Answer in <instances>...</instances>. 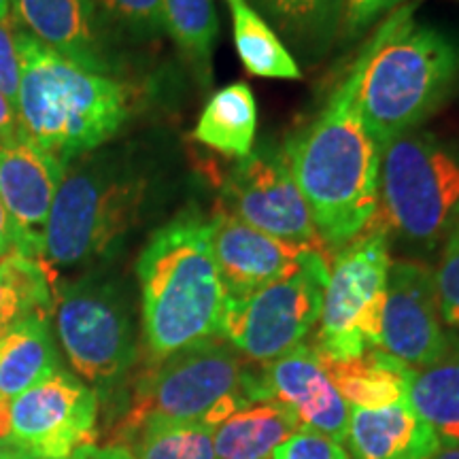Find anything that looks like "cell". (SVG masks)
I'll return each instance as SVG.
<instances>
[{"mask_svg":"<svg viewBox=\"0 0 459 459\" xmlns=\"http://www.w3.org/2000/svg\"><path fill=\"white\" fill-rule=\"evenodd\" d=\"M366 48L317 117L285 143V156L328 251L358 238L378 209L381 152L359 111Z\"/></svg>","mask_w":459,"mask_h":459,"instance_id":"6da1fadb","label":"cell"},{"mask_svg":"<svg viewBox=\"0 0 459 459\" xmlns=\"http://www.w3.org/2000/svg\"><path fill=\"white\" fill-rule=\"evenodd\" d=\"M143 338L156 364L206 338L221 336L226 307L211 217L187 206L160 226L136 260Z\"/></svg>","mask_w":459,"mask_h":459,"instance_id":"7a4b0ae2","label":"cell"},{"mask_svg":"<svg viewBox=\"0 0 459 459\" xmlns=\"http://www.w3.org/2000/svg\"><path fill=\"white\" fill-rule=\"evenodd\" d=\"M22 82L17 136L65 162L119 134L134 111V91L117 77L85 71L28 32H17Z\"/></svg>","mask_w":459,"mask_h":459,"instance_id":"3957f363","label":"cell"},{"mask_svg":"<svg viewBox=\"0 0 459 459\" xmlns=\"http://www.w3.org/2000/svg\"><path fill=\"white\" fill-rule=\"evenodd\" d=\"M415 3L387 15L364 41L359 111L378 147L421 128L459 79V48L438 28L415 20Z\"/></svg>","mask_w":459,"mask_h":459,"instance_id":"277c9868","label":"cell"},{"mask_svg":"<svg viewBox=\"0 0 459 459\" xmlns=\"http://www.w3.org/2000/svg\"><path fill=\"white\" fill-rule=\"evenodd\" d=\"M149 179L117 156L90 158L66 170L43 232L41 262L82 268L105 262L141 221Z\"/></svg>","mask_w":459,"mask_h":459,"instance_id":"5b68a950","label":"cell"},{"mask_svg":"<svg viewBox=\"0 0 459 459\" xmlns=\"http://www.w3.org/2000/svg\"><path fill=\"white\" fill-rule=\"evenodd\" d=\"M254 385L255 372L247 368L243 355L221 336L206 338L149 366L117 434L149 419L217 428L254 402Z\"/></svg>","mask_w":459,"mask_h":459,"instance_id":"8992f818","label":"cell"},{"mask_svg":"<svg viewBox=\"0 0 459 459\" xmlns=\"http://www.w3.org/2000/svg\"><path fill=\"white\" fill-rule=\"evenodd\" d=\"M377 215L404 243L434 249L459 223V143L409 130L381 152Z\"/></svg>","mask_w":459,"mask_h":459,"instance_id":"52a82bcc","label":"cell"},{"mask_svg":"<svg viewBox=\"0 0 459 459\" xmlns=\"http://www.w3.org/2000/svg\"><path fill=\"white\" fill-rule=\"evenodd\" d=\"M389 228L378 215L330 262L324 307L311 347L321 361H349L381 349L389 274Z\"/></svg>","mask_w":459,"mask_h":459,"instance_id":"ba28073f","label":"cell"},{"mask_svg":"<svg viewBox=\"0 0 459 459\" xmlns=\"http://www.w3.org/2000/svg\"><path fill=\"white\" fill-rule=\"evenodd\" d=\"M56 336L73 375L96 394L111 392L139 358V338L124 290L111 279L83 277L57 291Z\"/></svg>","mask_w":459,"mask_h":459,"instance_id":"9c48e42d","label":"cell"},{"mask_svg":"<svg viewBox=\"0 0 459 459\" xmlns=\"http://www.w3.org/2000/svg\"><path fill=\"white\" fill-rule=\"evenodd\" d=\"M330 260L315 255L291 277L245 298H226L221 338L247 361L268 364L304 342L319 324Z\"/></svg>","mask_w":459,"mask_h":459,"instance_id":"30bf717a","label":"cell"},{"mask_svg":"<svg viewBox=\"0 0 459 459\" xmlns=\"http://www.w3.org/2000/svg\"><path fill=\"white\" fill-rule=\"evenodd\" d=\"M223 209L260 232L307 245L330 260L283 147L266 143L230 169L223 179Z\"/></svg>","mask_w":459,"mask_h":459,"instance_id":"8fae6325","label":"cell"},{"mask_svg":"<svg viewBox=\"0 0 459 459\" xmlns=\"http://www.w3.org/2000/svg\"><path fill=\"white\" fill-rule=\"evenodd\" d=\"M99 394L65 368L9 402V438L4 443L41 459H71L96 445Z\"/></svg>","mask_w":459,"mask_h":459,"instance_id":"7c38bea8","label":"cell"},{"mask_svg":"<svg viewBox=\"0 0 459 459\" xmlns=\"http://www.w3.org/2000/svg\"><path fill=\"white\" fill-rule=\"evenodd\" d=\"M446 342L434 271L421 262L392 260L381 349L411 368H421L445 351Z\"/></svg>","mask_w":459,"mask_h":459,"instance_id":"4fadbf2b","label":"cell"},{"mask_svg":"<svg viewBox=\"0 0 459 459\" xmlns=\"http://www.w3.org/2000/svg\"><path fill=\"white\" fill-rule=\"evenodd\" d=\"M211 240L226 298H245L307 266L319 251L271 237L238 217L217 209L211 215ZM325 257V255H324ZM328 260V257H325Z\"/></svg>","mask_w":459,"mask_h":459,"instance_id":"5bb4252c","label":"cell"},{"mask_svg":"<svg viewBox=\"0 0 459 459\" xmlns=\"http://www.w3.org/2000/svg\"><path fill=\"white\" fill-rule=\"evenodd\" d=\"M273 400L290 409L302 429L344 443L349 429V404L311 344L302 342L281 358L262 366L255 375L254 402Z\"/></svg>","mask_w":459,"mask_h":459,"instance_id":"9a60e30c","label":"cell"},{"mask_svg":"<svg viewBox=\"0 0 459 459\" xmlns=\"http://www.w3.org/2000/svg\"><path fill=\"white\" fill-rule=\"evenodd\" d=\"M11 11L30 37L85 71L107 77L119 71L94 0H11Z\"/></svg>","mask_w":459,"mask_h":459,"instance_id":"2e32d148","label":"cell"},{"mask_svg":"<svg viewBox=\"0 0 459 459\" xmlns=\"http://www.w3.org/2000/svg\"><path fill=\"white\" fill-rule=\"evenodd\" d=\"M68 166L17 136L0 145V200L26 238V255L41 262L43 232ZM43 264V262H41Z\"/></svg>","mask_w":459,"mask_h":459,"instance_id":"e0dca14e","label":"cell"},{"mask_svg":"<svg viewBox=\"0 0 459 459\" xmlns=\"http://www.w3.org/2000/svg\"><path fill=\"white\" fill-rule=\"evenodd\" d=\"M344 443L351 459H432L440 449L438 436L411 402L383 409H349Z\"/></svg>","mask_w":459,"mask_h":459,"instance_id":"ac0fdd59","label":"cell"},{"mask_svg":"<svg viewBox=\"0 0 459 459\" xmlns=\"http://www.w3.org/2000/svg\"><path fill=\"white\" fill-rule=\"evenodd\" d=\"M287 49L308 65H317L338 43L342 0H247Z\"/></svg>","mask_w":459,"mask_h":459,"instance_id":"d6986e66","label":"cell"},{"mask_svg":"<svg viewBox=\"0 0 459 459\" xmlns=\"http://www.w3.org/2000/svg\"><path fill=\"white\" fill-rule=\"evenodd\" d=\"M349 409H383L409 402L411 366L383 349L349 361H321Z\"/></svg>","mask_w":459,"mask_h":459,"instance_id":"ffe728a7","label":"cell"},{"mask_svg":"<svg viewBox=\"0 0 459 459\" xmlns=\"http://www.w3.org/2000/svg\"><path fill=\"white\" fill-rule=\"evenodd\" d=\"M298 429H302L300 421L287 406L255 400L213 429V443L220 459H273Z\"/></svg>","mask_w":459,"mask_h":459,"instance_id":"44dd1931","label":"cell"},{"mask_svg":"<svg viewBox=\"0 0 459 459\" xmlns=\"http://www.w3.org/2000/svg\"><path fill=\"white\" fill-rule=\"evenodd\" d=\"M409 402L434 429L440 446H459V334L434 361L411 370Z\"/></svg>","mask_w":459,"mask_h":459,"instance_id":"7402d4cb","label":"cell"},{"mask_svg":"<svg viewBox=\"0 0 459 459\" xmlns=\"http://www.w3.org/2000/svg\"><path fill=\"white\" fill-rule=\"evenodd\" d=\"M60 368L45 315L22 319L0 334V398L11 402Z\"/></svg>","mask_w":459,"mask_h":459,"instance_id":"603a6c76","label":"cell"},{"mask_svg":"<svg viewBox=\"0 0 459 459\" xmlns=\"http://www.w3.org/2000/svg\"><path fill=\"white\" fill-rule=\"evenodd\" d=\"M257 102L247 83L215 91L200 113L194 139L226 158L243 160L255 149Z\"/></svg>","mask_w":459,"mask_h":459,"instance_id":"cb8c5ba5","label":"cell"},{"mask_svg":"<svg viewBox=\"0 0 459 459\" xmlns=\"http://www.w3.org/2000/svg\"><path fill=\"white\" fill-rule=\"evenodd\" d=\"M228 7L232 17L234 48L247 73L287 82L302 77L296 56L285 48L273 26L247 0H228Z\"/></svg>","mask_w":459,"mask_h":459,"instance_id":"d4e9b609","label":"cell"},{"mask_svg":"<svg viewBox=\"0 0 459 459\" xmlns=\"http://www.w3.org/2000/svg\"><path fill=\"white\" fill-rule=\"evenodd\" d=\"M213 429L200 423L149 419L115 436L111 445L124 446L132 459H220Z\"/></svg>","mask_w":459,"mask_h":459,"instance_id":"484cf974","label":"cell"},{"mask_svg":"<svg viewBox=\"0 0 459 459\" xmlns=\"http://www.w3.org/2000/svg\"><path fill=\"white\" fill-rule=\"evenodd\" d=\"M51 308V277L41 262L24 254L0 260V334L32 315L49 317Z\"/></svg>","mask_w":459,"mask_h":459,"instance_id":"4316f807","label":"cell"},{"mask_svg":"<svg viewBox=\"0 0 459 459\" xmlns=\"http://www.w3.org/2000/svg\"><path fill=\"white\" fill-rule=\"evenodd\" d=\"M164 30L192 65L200 82H211L220 20L211 0H164Z\"/></svg>","mask_w":459,"mask_h":459,"instance_id":"83f0119b","label":"cell"},{"mask_svg":"<svg viewBox=\"0 0 459 459\" xmlns=\"http://www.w3.org/2000/svg\"><path fill=\"white\" fill-rule=\"evenodd\" d=\"M107 26L134 39H158L164 30V0H94Z\"/></svg>","mask_w":459,"mask_h":459,"instance_id":"f1b7e54d","label":"cell"},{"mask_svg":"<svg viewBox=\"0 0 459 459\" xmlns=\"http://www.w3.org/2000/svg\"><path fill=\"white\" fill-rule=\"evenodd\" d=\"M434 277L445 328L459 332V223L443 240V251H440Z\"/></svg>","mask_w":459,"mask_h":459,"instance_id":"f546056e","label":"cell"},{"mask_svg":"<svg viewBox=\"0 0 459 459\" xmlns=\"http://www.w3.org/2000/svg\"><path fill=\"white\" fill-rule=\"evenodd\" d=\"M406 3L409 0H342L338 43L359 41L364 34H368V30L377 28L387 15Z\"/></svg>","mask_w":459,"mask_h":459,"instance_id":"4dcf8cb0","label":"cell"},{"mask_svg":"<svg viewBox=\"0 0 459 459\" xmlns=\"http://www.w3.org/2000/svg\"><path fill=\"white\" fill-rule=\"evenodd\" d=\"M273 459H351V455L328 436L298 429L279 446Z\"/></svg>","mask_w":459,"mask_h":459,"instance_id":"1f68e13d","label":"cell"},{"mask_svg":"<svg viewBox=\"0 0 459 459\" xmlns=\"http://www.w3.org/2000/svg\"><path fill=\"white\" fill-rule=\"evenodd\" d=\"M22 82V62L20 51H17V32L13 24L0 22V94L17 107V94H20Z\"/></svg>","mask_w":459,"mask_h":459,"instance_id":"d6a6232c","label":"cell"},{"mask_svg":"<svg viewBox=\"0 0 459 459\" xmlns=\"http://www.w3.org/2000/svg\"><path fill=\"white\" fill-rule=\"evenodd\" d=\"M13 254L26 255V238L13 217H11L7 206L0 200V260Z\"/></svg>","mask_w":459,"mask_h":459,"instance_id":"836d02e7","label":"cell"},{"mask_svg":"<svg viewBox=\"0 0 459 459\" xmlns=\"http://www.w3.org/2000/svg\"><path fill=\"white\" fill-rule=\"evenodd\" d=\"M71 459H132V455L124 449V446L117 445H88L74 451Z\"/></svg>","mask_w":459,"mask_h":459,"instance_id":"e575fe53","label":"cell"},{"mask_svg":"<svg viewBox=\"0 0 459 459\" xmlns=\"http://www.w3.org/2000/svg\"><path fill=\"white\" fill-rule=\"evenodd\" d=\"M17 139V115L11 102L0 94V145Z\"/></svg>","mask_w":459,"mask_h":459,"instance_id":"d590c367","label":"cell"},{"mask_svg":"<svg viewBox=\"0 0 459 459\" xmlns=\"http://www.w3.org/2000/svg\"><path fill=\"white\" fill-rule=\"evenodd\" d=\"M0 459H41V457L32 455V453H28L24 449H17V446L9 443H3V446H0Z\"/></svg>","mask_w":459,"mask_h":459,"instance_id":"8d00e7d4","label":"cell"},{"mask_svg":"<svg viewBox=\"0 0 459 459\" xmlns=\"http://www.w3.org/2000/svg\"><path fill=\"white\" fill-rule=\"evenodd\" d=\"M432 459H459V446H440Z\"/></svg>","mask_w":459,"mask_h":459,"instance_id":"74e56055","label":"cell"},{"mask_svg":"<svg viewBox=\"0 0 459 459\" xmlns=\"http://www.w3.org/2000/svg\"><path fill=\"white\" fill-rule=\"evenodd\" d=\"M11 20V0H0V22Z\"/></svg>","mask_w":459,"mask_h":459,"instance_id":"f35d334b","label":"cell"},{"mask_svg":"<svg viewBox=\"0 0 459 459\" xmlns=\"http://www.w3.org/2000/svg\"><path fill=\"white\" fill-rule=\"evenodd\" d=\"M457 85H459V79H457Z\"/></svg>","mask_w":459,"mask_h":459,"instance_id":"ab89813d","label":"cell"},{"mask_svg":"<svg viewBox=\"0 0 459 459\" xmlns=\"http://www.w3.org/2000/svg\"><path fill=\"white\" fill-rule=\"evenodd\" d=\"M0 446H3V443H0Z\"/></svg>","mask_w":459,"mask_h":459,"instance_id":"60d3db41","label":"cell"}]
</instances>
